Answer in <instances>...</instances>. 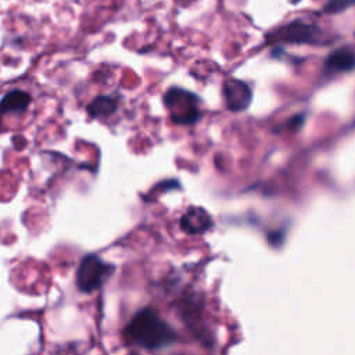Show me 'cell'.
Returning a JSON list of instances; mask_svg holds the SVG:
<instances>
[{"instance_id": "6da1fadb", "label": "cell", "mask_w": 355, "mask_h": 355, "mask_svg": "<svg viewBox=\"0 0 355 355\" xmlns=\"http://www.w3.org/2000/svg\"><path fill=\"white\" fill-rule=\"evenodd\" d=\"M125 333L130 341L147 349L161 348L173 340L172 329L151 309L137 312Z\"/></svg>"}, {"instance_id": "7a4b0ae2", "label": "cell", "mask_w": 355, "mask_h": 355, "mask_svg": "<svg viewBox=\"0 0 355 355\" xmlns=\"http://www.w3.org/2000/svg\"><path fill=\"white\" fill-rule=\"evenodd\" d=\"M164 103L178 125H191L200 116L197 97L180 87H171L164 96Z\"/></svg>"}, {"instance_id": "3957f363", "label": "cell", "mask_w": 355, "mask_h": 355, "mask_svg": "<svg viewBox=\"0 0 355 355\" xmlns=\"http://www.w3.org/2000/svg\"><path fill=\"white\" fill-rule=\"evenodd\" d=\"M112 272V265L104 262L96 254H86L76 270V286L83 293H92L103 286Z\"/></svg>"}, {"instance_id": "277c9868", "label": "cell", "mask_w": 355, "mask_h": 355, "mask_svg": "<svg viewBox=\"0 0 355 355\" xmlns=\"http://www.w3.org/2000/svg\"><path fill=\"white\" fill-rule=\"evenodd\" d=\"M223 98L230 111H244L252 98L251 89L247 83L237 79H227L223 83Z\"/></svg>"}, {"instance_id": "5b68a950", "label": "cell", "mask_w": 355, "mask_h": 355, "mask_svg": "<svg viewBox=\"0 0 355 355\" xmlns=\"http://www.w3.org/2000/svg\"><path fill=\"white\" fill-rule=\"evenodd\" d=\"M318 29L306 22L294 21L272 33V40L288 43H309L316 39Z\"/></svg>"}, {"instance_id": "8992f818", "label": "cell", "mask_w": 355, "mask_h": 355, "mask_svg": "<svg viewBox=\"0 0 355 355\" xmlns=\"http://www.w3.org/2000/svg\"><path fill=\"white\" fill-rule=\"evenodd\" d=\"M32 101V97L29 93L14 89L3 96L0 100V114H12V115H21L26 111Z\"/></svg>"}, {"instance_id": "52a82bcc", "label": "cell", "mask_w": 355, "mask_h": 355, "mask_svg": "<svg viewBox=\"0 0 355 355\" xmlns=\"http://www.w3.org/2000/svg\"><path fill=\"white\" fill-rule=\"evenodd\" d=\"M326 69L330 72H347L355 68V53L348 49L333 51L326 58Z\"/></svg>"}, {"instance_id": "ba28073f", "label": "cell", "mask_w": 355, "mask_h": 355, "mask_svg": "<svg viewBox=\"0 0 355 355\" xmlns=\"http://www.w3.org/2000/svg\"><path fill=\"white\" fill-rule=\"evenodd\" d=\"M118 108V98L110 94H101L87 104V114L92 118H104L112 115Z\"/></svg>"}, {"instance_id": "9c48e42d", "label": "cell", "mask_w": 355, "mask_h": 355, "mask_svg": "<svg viewBox=\"0 0 355 355\" xmlns=\"http://www.w3.org/2000/svg\"><path fill=\"white\" fill-rule=\"evenodd\" d=\"M211 225L208 214L201 208H191L182 219V226L190 233H198L205 230Z\"/></svg>"}, {"instance_id": "30bf717a", "label": "cell", "mask_w": 355, "mask_h": 355, "mask_svg": "<svg viewBox=\"0 0 355 355\" xmlns=\"http://www.w3.org/2000/svg\"><path fill=\"white\" fill-rule=\"evenodd\" d=\"M352 4H355V0H329L326 3L324 11L329 14H336L349 8Z\"/></svg>"}, {"instance_id": "8fae6325", "label": "cell", "mask_w": 355, "mask_h": 355, "mask_svg": "<svg viewBox=\"0 0 355 355\" xmlns=\"http://www.w3.org/2000/svg\"><path fill=\"white\" fill-rule=\"evenodd\" d=\"M0 128H1V114H0Z\"/></svg>"}]
</instances>
